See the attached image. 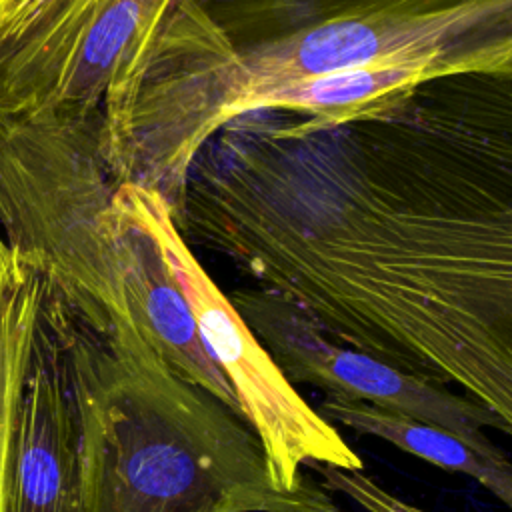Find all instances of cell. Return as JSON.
Instances as JSON below:
<instances>
[{"mask_svg":"<svg viewBox=\"0 0 512 512\" xmlns=\"http://www.w3.org/2000/svg\"><path fill=\"white\" fill-rule=\"evenodd\" d=\"M440 156L410 174L342 168L320 220L184 192L174 222L232 256L322 334L512 422L510 204Z\"/></svg>","mask_w":512,"mask_h":512,"instance_id":"6da1fadb","label":"cell"},{"mask_svg":"<svg viewBox=\"0 0 512 512\" xmlns=\"http://www.w3.org/2000/svg\"><path fill=\"white\" fill-rule=\"evenodd\" d=\"M510 4L474 0L430 14L334 16L236 48L196 0H180L146 68L116 182L152 188L176 212L200 148L270 90L358 66L506 42Z\"/></svg>","mask_w":512,"mask_h":512,"instance_id":"7a4b0ae2","label":"cell"},{"mask_svg":"<svg viewBox=\"0 0 512 512\" xmlns=\"http://www.w3.org/2000/svg\"><path fill=\"white\" fill-rule=\"evenodd\" d=\"M120 224V320L136 326L176 374L216 396L244 420L232 386L206 352L190 308L154 246L122 218Z\"/></svg>","mask_w":512,"mask_h":512,"instance_id":"ba28073f","label":"cell"},{"mask_svg":"<svg viewBox=\"0 0 512 512\" xmlns=\"http://www.w3.org/2000/svg\"><path fill=\"white\" fill-rule=\"evenodd\" d=\"M112 204L118 216L140 232L160 256L186 300L206 352L222 370L256 434L276 488H312L300 466L330 464L362 470V458L344 442L336 426L312 408L276 366L228 296L214 284L182 238L166 198L134 182H116Z\"/></svg>","mask_w":512,"mask_h":512,"instance_id":"5b68a950","label":"cell"},{"mask_svg":"<svg viewBox=\"0 0 512 512\" xmlns=\"http://www.w3.org/2000/svg\"><path fill=\"white\" fill-rule=\"evenodd\" d=\"M474 0H334L324 18L362 14H430L456 8Z\"/></svg>","mask_w":512,"mask_h":512,"instance_id":"7c38bea8","label":"cell"},{"mask_svg":"<svg viewBox=\"0 0 512 512\" xmlns=\"http://www.w3.org/2000/svg\"><path fill=\"white\" fill-rule=\"evenodd\" d=\"M290 384H312L328 398L366 402L392 414L438 424L486 454L502 450L482 432H512V422L478 400L398 370L322 334L300 310L264 290L230 298Z\"/></svg>","mask_w":512,"mask_h":512,"instance_id":"8992f818","label":"cell"},{"mask_svg":"<svg viewBox=\"0 0 512 512\" xmlns=\"http://www.w3.org/2000/svg\"><path fill=\"white\" fill-rule=\"evenodd\" d=\"M322 478L324 486L348 494L356 504L366 508L368 512H426L416 508L414 504L392 496L384 488H380L374 480L362 474V470H344L330 464H308Z\"/></svg>","mask_w":512,"mask_h":512,"instance_id":"8fae6325","label":"cell"},{"mask_svg":"<svg viewBox=\"0 0 512 512\" xmlns=\"http://www.w3.org/2000/svg\"><path fill=\"white\" fill-rule=\"evenodd\" d=\"M76 308L48 274L18 406L8 512H86Z\"/></svg>","mask_w":512,"mask_h":512,"instance_id":"52a82bcc","label":"cell"},{"mask_svg":"<svg viewBox=\"0 0 512 512\" xmlns=\"http://www.w3.org/2000/svg\"><path fill=\"white\" fill-rule=\"evenodd\" d=\"M46 282L40 258L0 236V512H8L18 406Z\"/></svg>","mask_w":512,"mask_h":512,"instance_id":"9c48e42d","label":"cell"},{"mask_svg":"<svg viewBox=\"0 0 512 512\" xmlns=\"http://www.w3.org/2000/svg\"><path fill=\"white\" fill-rule=\"evenodd\" d=\"M316 412L330 424H340L358 434L382 438L402 452L422 458L446 472L474 478L504 506H512V464L504 452L486 454L458 434L404 414H392L366 402L326 398Z\"/></svg>","mask_w":512,"mask_h":512,"instance_id":"30bf717a","label":"cell"},{"mask_svg":"<svg viewBox=\"0 0 512 512\" xmlns=\"http://www.w3.org/2000/svg\"><path fill=\"white\" fill-rule=\"evenodd\" d=\"M180 0H44L0 30V114L98 120V152L118 176L134 104Z\"/></svg>","mask_w":512,"mask_h":512,"instance_id":"277c9868","label":"cell"},{"mask_svg":"<svg viewBox=\"0 0 512 512\" xmlns=\"http://www.w3.org/2000/svg\"><path fill=\"white\" fill-rule=\"evenodd\" d=\"M72 358L86 512H340L316 486L276 488L252 428L130 322L98 328L76 310Z\"/></svg>","mask_w":512,"mask_h":512,"instance_id":"3957f363","label":"cell"}]
</instances>
